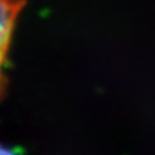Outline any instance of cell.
<instances>
[{"mask_svg": "<svg viewBox=\"0 0 155 155\" xmlns=\"http://www.w3.org/2000/svg\"><path fill=\"white\" fill-rule=\"evenodd\" d=\"M25 4H26V0H2V35H0V39H2V64L3 65L6 61L16 20L22 8L25 6Z\"/></svg>", "mask_w": 155, "mask_h": 155, "instance_id": "obj_1", "label": "cell"}, {"mask_svg": "<svg viewBox=\"0 0 155 155\" xmlns=\"http://www.w3.org/2000/svg\"><path fill=\"white\" fill-rule=\"evenodd\" d=\"M2 155H14L11 151H9V150H6L5 148L3 149V153H2Z\"/></svg>", "mask_w": 155, "mask_h": 155, "instance_id": "obj_2", "label": "cell"}]
</instances>
